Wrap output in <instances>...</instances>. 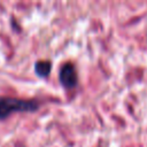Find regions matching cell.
<instances>
[{"mask_svg":"<svg viewBox=\"0 0 147 147\" xmlns=\"http://www.w3.org/2000/svg\"><path fill=\"white\" fill-rule=\"evenodd\" d=\"M39 103L34 100H22L16 98H0V119H5L16 111H36Z\"/></svg>","mask_w":147,"mask_h":147,"instance_id":"1","label":"cell"},{"mask_svg":"<svg viewBox=\"0 0 147 147\" xmlns=\"http://www.w3.org/2000/svg\"><path fill=\"white\" fill-rule=\"evenodd\" d=\"M59 78H60L61 84L67 88H71L74 86H76L78 77H77V72H76L74 64H71V63L64 64L60 70Z\"/></svg>","mask_w":147,"mask_h":147,"instance_id":"2","label":"cell"},{"mask_svg":"<svg viewBox=\"0 0 147 147\" xmlns=\"http://www.w3.org/2000/svg\"><path fill=\"white\" fill-rule=\"evenodd\" d=\"M51 62L49 61H38L34 64V71L39 77H46L51 71Z\"/></svg>","mask_w":147,"mask_h":147,"instance_id":"3","label":"cell"}]
</instances>
